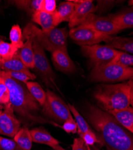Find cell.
Masks as SVG:
<instances>
[{"label": "cell", "instance_id": "cell-33", "mask_svg": "<svg viewBox=\"0 0 133 150\" xmlns=\"http://www.w3.org/2000/svg\"><path fill=\"white\" fill-rule=\"evenodd\" d=\"M6 74L10 78L16 79L18 81L26 83L29 80H32V79L25 74V73L22 71H4Z\"/></svg>", "mask_w": 133, "mask_h": 150}, {"label": "cell", "instance_id": "cell-16", "mask_svg": "<svg viewBox=\"0 0 133 150\" xmlns=\"http://www.w3.org/2000/svg\"><path fill=\"white\" fill-rule=\"evenodd\" d=\"M0 69L4 71H17L25 73L34 80L36 78L35 74H32L20 59L18 52L11 59L7 61L0 60Z\"/></svg>", "mask_w": 133, "mask_h": 150}, {"label": "cell", "instance_id": "cell-6", "mask_svg": "<svg viewBox=\"0 0 133 150\" xmlns=\"http://www.w3.org/2000/svg\"><path fill=\"white\" fill-rule=\"evenodd\" d=\"M46 100L42 107V113L54 122L64 123L67 120L73 119L70 110L63 100L55 93L47 90Z\"/></svg>", "mask_w": 133, "mask_h": 150}, {"label": "cell", "instance_id": "cell-10", "mask_svg": "<svg viewBox=\"0 0 133 150\" xmlns=\"http://www.w3.org/2000/svg\"><path fill=\"white\" fill-rule=\"evenodd\" d=\"M99 33L108 35H113L122 30L113 23L108 17H103L95 13L90 14L82 24Z\"/></svg>", "mask_w": 133, "mask_h": 150}, {"label": "cell", "instance_id": "cell-7", "mask_svg": "<svg viewBox=\"0 0 133 150\" xmlns=\"http://www.w3.org/2000/svg\"><path fill=\"white\" fill-rule=\"evenodd\" d=\"M81 51L83 54L89 59L92 68L110 63L120 52L107 45L99 44L82 46Z\"/></svg>", "mask_w": 133, "mask_h": 150}, {"label": "cell", "instance_id": "cell-31", "mask_svg": "<svg viewBox=\"0 0 133 150\" xmlns=\"http://www.w3.org/2000/svg\"><path fill=\"white\" fill-rule=\"evenodd\" d=\"M56 8V2L55 0H42L40 11L53 14L55 12Z\"/></svg>", "mask_w": 133, "mask_h": 150}, {"label": "cell", "instance_id": "cell-25", "mask_svg": "<svg viewBox=\"0 0 133 150\" xmlns=\"http://www.w3.org/2000/svg\"><path fill=\"white\" fill-rule=\"evenodd\" d=\"M42 1V0H19L13 2L19 8L32 15L35 12L40 11Z\"/></svg>", "mask_w": 133, "mask_h": 150}, {"label": "cell", "instance_id": "cell-2", "mask_svg": "<svg viewBox=\"0 0 133 150\" xmlns=\"http://www.w3.org/2000/svg\"><path fill=\"white\" fill-rule=\"evenodd\" d=\"M0 76L3 79L9 91L10 106L27 126L37 124H49L61 127L56 122L39 115L42 107L29 91L25 83L10 78L0 69Z\"/></svg>", "mask_w": 133, "mask_h": 150}, {"label": "cell", "instance_id": "cell-12", "mask_svg": "<svg viewBox=\"0 0 133 150\" xmlns=\"http://www.w3.org/2000/svg\"><path fill=\"white\" fill-rule=\"evenodd\" d=\"M72 1L76 3V7L68 22L70 29L81 25L90 14L95 12V6L93 4V1L72 0Z\"/></svg>", "mask_w": 133, "mask_h": 150}, {"label": "cell", "instance_id": "cell-20", "mask_svg": "<svg viewBox=\"0 0 133 150\" xmlns=\"http://www.w3.org/2000/svg\"><path fill=\"white\" fill-rule=\"evenodd\" d=\"M30 133L34 142L45 144L51 148L59 144L57 139L43 127L32 129L30 130Z\"/></svg>", "mask_w": 133, "mask_h": 150}, {"label": "cell", "instance_id": "cell-36", "mask_svg": "<svg viewBox=\"0 0 133 150\" xmlns=\"http://www.w3.org/2000/svg\"><path fill=\"white\" fill-rule=\"evenodd\" d=\"M72 150H87V145L82 137L75 138L72 145Z\"/></svg>", "mask_w": 133, "mask_h": 150}, {"label": "cell", "instance_id": "cell-40", "mask_svg": "<svg viewBox=\"0 0 133 150\" xmlns=\"http://www.w3.org/2000/svg\"><path fill=\"white\" fill-rule=\"evenodd\" d=\"M88 150H91V148H90V147H89V146H88ZM93 150H99V149H93Z\"/></svg>", "mask_w": 133, "mask_h": 150}, {"label": "cell", "instance_id": "cell-32", "mask_svg": "<svg viewBox=\"0 0 133 150\" xmlns=\"http://www.w3.org/2000/svg\"><path fill=\"white\" fill-rule=\"evenodd\" d=\"M117 1H97V5L95 6V13L102 14L104 12L114 6Z\"/></svg>", "mask_w": 133, "mask_h": 150}, {"label": "cell", "instance_id": "cell-3", "mask_svg": "<svg viewBox=\"0 0 133 150\" xmlns=\"http://www.w3.org/2000/svg\"><path fill=\"white\" fill-rule=\"evenodd\" d=\"M131 86L129 83L100 84L96 87L94 96L102 109L109 112L129 107Z\"/></svg>", "mask_w": 133, "mask_h": 150}, {"label": "cell", "instance_id": "cell-13", "mask_svg": "<svg viewBox=\"0 0 133 150\" xmlns=\"http://www.w3.org/2000/svg\"><path fill=\"white\" fill-rule=\"evenodd\" d=\"M52 59L55 68L66 74L73 73L76 67L70 58L67 49H59L52 52Z\"/></svg>", "mask_w": 133, "mask_h": 150}, {"label": "cell", "instance_id": "cell-17", "mask_svg": "<svg viewBox=\"0 0 133 150\" xmlns=\"http://www.w3.org/2000/svg\"><path fill=\"white\" fill-rule=\"evenodd\" d=\"M125 129L133 133V107L108 112Z\"/></svg>", "mask_w": 133, "mask_h": 150}, {"label": "cell", "instance_id": "cell-37", "mask_svg": "<svg viewBox=\"0 0 133 150\" xmlns=\"http://www.w3.org/2000/svg\"><path fill=\"white\" fill-rule=\"evenodd\" d=\"M131 86V93H130V99H131V105L133 107V77L130 79L128 82Z\"/></svg>", "mask_w": 133, "mask_h": 150}, {"label": "cell", "instance_id": "cell-4", "mask_svg": "<svg viewBox=\"0 0 133 150\" xmlns=\"http://www.w3.org/2000/svg\"><path fill=\"white\" fill-rule=\"evenodd\" d=\"M23 40L31 38L43 49L53 52L59 49H67L68 31L66 28H55L49 31L39 28L32 23H29L23 29Z\"/></svg>", "mask_w": 133, "mask_h": 150}, {"label": "cell", "instance_id": "cell-26", "mask_svg": "<svg viewBox=\"0 0 133 150\" xmlns=\"http://www.w3.org/2000/svg\"><path fill=\"white\" fill-rule=\"evenodd\" d=\"M19 49L11 43L2 41L0 43V60L7 61L13 58Z\"/></svg>", "mask_w": 133, "mask_h": 150}, {"label": "cell", "instance_id": "cell-35", "mask_svg": "<svg viewBox=\"0 0 133 150\" xmlns=\"http://www.w3.org/2000/svg\"><path fill=\"white\" fill-rule=\"evenodd\" d=\"M61 128L68 133H76L77 132V126L74 119L69 120L64 122Z\"/></svg>", "mask_w": 133, "mask_h": 150}, {"label": "cell", "instance_id": "cell-42", "mask_svg": "<svg viewBox=\"0 0 133 150\" xmlns=\"http://www.w3.org/2000/svg\"><path fill=\"white\" fill-rule=\"evenodd\" d=\"M2 41H3V40H1V39H0V43H1V42H2Z\"/></svg>", "mask_w": 133, "mask_h": 150}, {"label": "cell", "instance_id": "cell-9", "mask_svg": "<svg viewBox=\"0 0 133 150\" xmlns=\"http://www.w3.org/2000/svg\"><path fill=\"white\" fill-rule=\"evenodd\" d=\"M69 35L75 43L81 46H91L104 42L108 36V35L102 34L92 28L82 25L71 29Z\"/></svg>", "mask_w": 133, "mask_h": 150}, {"label": "cell", "instance_id": "cell-5", "mask_svg": "<svg viewBox=\"0 0 133 150\" xmlns=\"http://www.w3.org/2000/svg\"><path fill=\"white\" fill-rule=\"evenodd\" d=\"M133 77V67L108 63L93 67L90 79L95 82H115L130 79Z\"/></svg>", "mask_w": 133, "mask_h": 150}, {"label": "cell", "instance_id": "cell-30", "mask_svg": "<svg viewBox=\"0 0 133 150\" xmlns=\"http://www.w3.org/2000/svg\"><path fill=\"white\" fill-rule=\"evenodd\" d=\"M0 100L6 106H10L9 91L3 79L0 76Z\"/></svg>", "mask_w": 133, "mask_h": 150}, {"label": "cell", "instance_id": "cell-45", "mask_svg": "<svg viewBox=\"0 0 133 150\" xmlns=\"http://www.w3.org/2000/svg\"><path fill=\"white\" fill-rule=\"evenodd\" d=\"M132 34H133V33H132Z\"/></svg>", "mask_w": 133, "mask_h": 150}, {"label": "cell", "instance_id": "cell-23", "mask_svg": "<svg viewBox=\"0 0 133 150\" xmlns=\"http://www.w3.org/2000/svg\"><path fill=\"white\" fill-rule=\"evenodd\" d=\"M68 106L70 112L73 115L75 118V121L77 126V133H79L80 137H81L84 133H85L87 132L93 130L90 127L89 125L88 124L87 121L79 114L78 110L73 105L68 103Z\"/></svg>", "mask_w": 133, "mask_h": 150}, {"label": "cell", "instance_id": "cell-22", "mask_svg": "<svg viewBox=\"0 0 133 150\" xmlns=\"http://www.w3.org/2000/svg\"><path fill=\"white\" fill-rule=\"evenodd\" d=\"M13 140L19 145L22 150H31L32 148V139L30 130L27 127L20 128Z\"/></svg>", "mask_w": 133, "mask_h": 150}, {"label": "cell", "instance_id": "cell-28", "mask_svg": "<svg viewBox=\"0 0 133 150\" xmlns=\"http://www.w3.org/2000/svg\"><path fill=\"white\" fill-rule=\"evenodd\" d=\"M110 62L124 67H131V66H133V55L120 51Z\"/></svg>", "mask_w": 133, "mask_h": 150}, {"label": "cell", "instance_id": "cell-39", "mask_svg": "<svg viewBox=\"0 0 133 150\" xmlns=\"http://www.w3.org/2000/svg\"><path fill=\"white\" fill-rule=\"evenodd\" d=\"M128 4H129V6L133 7V0H132V1H129V3H128Z\"/></svg>", "mask_w": 133, "mask_h": 150}, {"label": "cell", "instance_id": "cell-43", "mask_svg": "<svg viewBox=\"0 0 133 150\" xmlns=\"http://www.w3.org/2000/svg\"><path fill=\"white\" fill-rule=\"evenodd\" d=\"M1 112H2V111H1V110H0V114H1Z\"/></svg>", "mask_w": 133, "mask_h": 150}, {"label": "cell", "instance_id": "cell-14", "mask_svg": "<svg viewBox=\"0 0 133 150\" xmlns=\"http://www.w3.org/2000/svg\"><path fill=\"white\" fill-rule=\"evenodd\" d=\"M75 7L76 3L72 1V0L60 3L53 13L55 27L61 22H69Z\"/></svg>", "mask_w": 133, "mask_h": 150}, {"label": "cell", "instance_id": "cell-38", "mask_svg": "<svg viewBox=\"0 0 133 150\" xmlns=\"http://www.w3.org/2000/svg\"><path fill=\"white\" fill-rule=\"evenodd\" d=\"M52 148L54 150H66L64 148H63V147H61V146H59V145L53 146V147H52Z\"/></svg>", "mask_w": 133, "mask_h": 150}, {"label": "cell", "instance_id": "cell-21", "mask_svg": "<svg viewBox=\"0 0 133 150\" xmlns=\"http://www.w3.org/2000/svg\"><path fill=\"white\" fill-rule=\"evenodd\" d=\"M32 21L39 24L44 31H49L55 27L54 16L53 14L38 11L32 15Z\"/></svg>", "mask_w": 133, "mask_h": 150}, {"label": "cell", "instance_id": "cell-24", "mask_svg": "<svg viewBox=\"0 0 133 150\" xmlns=\"http://www.w3.org/2000/svg\"><path fill=\"white\" fill-rule=\"evenodd\" d=\"M25 84L31 95L40 105L42 106L46 102L47 97L46 93L42 88V87L39 83L35 82L28 81Z\"/></svg>", "mask_w": 133, "mask_h": 150}, {"label": "cell", "instance_id": "cell-1", "mask_svg": "<svg viewBox=\"0 0 133 150\" xmlns=\"http://www.w3.org/2000/svg\"><path fill=\"white\" fill-rule=\"evenodd\" d=\"M87 117L106 150H133V133L100 108L89 105Z\"/></svg>", "mask_w": 133, "mask_h": 150}, {"label": "cell", "instance_id": "cell-34", "mask_svg": "<svg viewBox=\"0 0 133 150\" xmlns=\"http://www.w3.org/2000/svg\"><path fill=\"white\" fill-rule=\"evenodd\" d=\"M80 137L83 139L84 143L87 145H93L95 143L100 144V142L96 134L93 130L89 131L84 133Z\"/></svg>", "mask_w": 133, "mask_h": 150}, {"label": "cell", "instance_id": "cell-41", "mask_svg": "<svg viewBox=\"0 0 133 150\" xmlns=\"http://www.w3.org/2000/svg\"><path fill=\"white\" fill-rule=\"evenodd\" d=\"M0 104H3V103H2V102H1V100H0Z\"/></svg>", "mask_w": 133, "mask_h": 150}, {"label": "cell", "instance_id": "cell-27", "mask_svg": "<svg viewBox=\"0 0 133 150\" xmlns=\"http://www.w3.org/2000/svg\"><path fill=\"white\" fill-rule=\"evenodd\" d=\"M9 37L11 44L16 46L19 49L22 47L24 44L23 34L19 25H14L13 26H12L10 31Z\"/></svg>", "mask_w": 133, "mask_h": 150}, {"label": "cell", "instance_id": "cell-11", "mask_svg": "<svg viewBox=\"0 0 133 150\" xmlns=\"http://www.w3.org/2000/svg\"><path fill=\"white\" fill-rule=\"evenodd\" d=\"M20 124L10 106H6L0 114V134L13 138L20 129Z\"/></svg>", "mask_w": 133, "mask_h": 150}, {"label": "cell", "instance_id": "cell-8", "mask_svg": "<svg viewBox=\"0 0 133 150\" xmlns=\"http://www.w3.org/2000/svg\"><path fill=\"white\" fill-rule=\"evenodd\" d=\"M34 52V69L37 70L45 84L53 87L56 86L55 74L48 61L44 49L37 43L33 42Z\"/></svg>", "mask_w": 133, "mask_h": 150}, {"label": "cell", "instance_id": "cell-15", "mask_svg": "<svg viewBox=\"0 0 133 150\" xmlns=\"http://www.w3.org/2000/svg\"><path fill=\"white\" fill-rule=\"evenodd\" d=\"M106 45L116 50L133 55V37H122L108 35L104 40Z\"/></svg>", "mask_w": 133, "mask_h": 150}, {"label": "cell", "instance_id": "cell-19", "mask_svg": "<svg viewBox=\"0 0 133 150\" xmlns=\"http://www.w3.org/2000/svg\"><path fill=\"white\" fill-rule=\"evenodd\" d=\"M107 17L122 30L133 28V7Z\"/></svg>", "mask_w": 133, "mask_h": 150}, {"label": "cell", "instance_id": "cell-29", "mask_svg": "<svg viewBox=\"0 0 133 150\" xmlns=\"http://www.w3.org/2000/svg\"><path fill=\"white\" fill-rule=\"evenodd\" d=\"M0 150H22L14 141L0 136Z\"/></svg>", "mask_w": 133, "mask_h": 150}, {"label": "cell", "instance_id": "cell-44", "mask_svg": "<svg viewBox=\"0 0 133 150\" xmlns=\"http://www.w3.org/2000/svg\"><path fill=\"white\" fill-rule=\"evenodd\" d=\"M87 150H88V145H87Z\"/></svg>", "mask_w": 133, "mask_h": 150}, {"label": "cell", "instance_id": "cell-18", "mask_svg": "<svg viewBox=\"0 0 133 150\" xmlns=\"http://www.w3.org/2000/svg\"><path fill=\"white\" fill-rule=\"evenodd\" d=\"M18 55L25 65L28 69H34V52L33 50V40L27 38L23 46L18 51Z\"/></svg>", "mask_w": 133, "mask_h": 150}]
</instances>
